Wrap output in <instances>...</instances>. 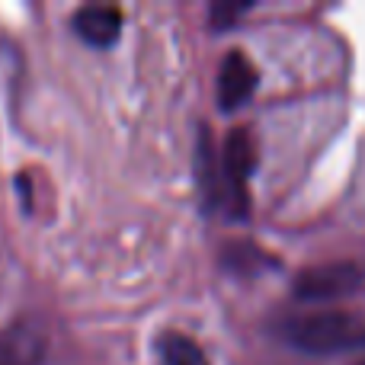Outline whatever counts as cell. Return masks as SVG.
Returning a JSON list of instances; mask_svg holds the SVG:
<instances>
[{
    "instance_id": "cell-1",
    "label": "cell",
    "mask_w": 365,
    "mask_h": 365,
    "mask_svg": "<svg viewBox=\"0 0 365 365\" xmlns=\"http://www.w3.org/2000/svg\"><path fill=\"white\" fill-rule=\"evenodd\" d=\"M282 334L292 346L311 356H330L365 346V321L346 311H311V314L289 317L282 324Z\"/></svg>"
},
{
    "instance_id": "cell-3",
    "label": "cell",
    "mask_w": 365,
    "mask_h": 365,
    "mask_svg": "<svg viewBox=\"0 0 365 365\" xmlns=\"http://www.w3.org/2000/svg\"><path fill=\"white\" fill-rule=\"evenodd\" d=\"M359 282H362V269L356 263H327L304 269L295 279V295L302 302H330V298L356 292Z\"/></svg>"
},
{
    "instance_id": "cell-6",
    "label": "cell",
    "mask_w": 365,
    "mask_h": 365,
    "mask_svg": "<svg viewBox=\"0 0 365 365\" xmlns=\"http://www.w3.org/2000/svg\"><path fill=\"white\" fill-rule=\"evenodd\" d=\"M74 32L93 48H109V45L119 42L122 36V10L119 6H81L71 19Z\"/></svg>"
},
{
    "instance_id": "cell-4",
    "label": "cell",
    "mask_w": 365,
    "mask_h": 365,
    "mask_svg": "<svg viewBox=\"0 0 365 365\" xmlns=\"http://www.w3.org/2000/svg\"><path fill=\"white\" fill-rule=\"evenodd\" d=\"M48 336L36 317H19L0 330V365H42Z\"/></svg>"
},
{
    "instance_id": "cell-7",
    "label": "cell",
    "mask_w": 365,
    "mask_h": 365,
    "mask_svg": "<svg viewBox=\"0 0 365 365\" xmlns=\"http://www.w3.org/2000/svg\"><path fill=\"white\" fill-rule=\"evenodd\" d=\"M158 359L160 365H208V356L192 336L164 334L158 340Z\"/></svg>"
},
{
    "instance_id": "cell-2",
    "label": "cell",
    "mask_w": 365,
    "mask_h": 365,
    "mask_svg": "<svg viewBox=\"0 0 365 365\" xmlns=\"http://www.w3.org/2000/svg\"><path fill=\"white\" fill-rule=\"evenodd\" d=\"M257 167V138H253L250 125L231 128L225 141V154H221V208L231 218H247V182Z\"/></svg>"
},
{
    "instance_id": "cell-10",
    "label": "cell",
    "mask_w": 365,
    "mask_h": 365,
    "mask_svg": "<svg viewBox=\"0 0 365 365\" xmlns=\"http://www.w3.org/2000/svg\"><path fill=\"white\" fill-rule=\"evenodd\" d=\"M362 365H365V362H362Z\"/></svg>"
},
{
    "instance_id": "cell-9",
    "label": "cell",
    "mask_w": 365,
    "mask_h": 365,
    "mask_svg": "<svg viewBox=\"0 0 365 365\" xmlns=\"http://www.w3.org/2000/svg\"><path fill=\"white\" fill-rule=\"evenodd\" d=\"M250 4H215L212 6V29H231L234 19L244 16Z\"/></svg>"
},
{
    "instance_id": "cell-8",
    "label": "cell",
    "mask_w": 365,
    "mask_h": 365,
    "mask_svg": "<svg viewBox=\"0 0 365 365\" xmlns=\"http://www.w3.org/2000/svg\"><path fill=\"white\" fill-rule=\"evenodd\" d=\"M257 263V266H266L269 263V253L257 250L250 244H227L225 247V266L234 272H247V266Z\"/></svg>"
},
{
    "instance_id": "cell-5",
    "label": "cell",
    "mask_w": 365,
    "mask_h": 365,
    "mask_svg": "<svg viewBox=\"0 0 365 365\" xmlns=\"http://www.w3.org/2000/svg\"><path fill=\"white\" fill-rule=\"evenodd\" d=\"M257 83L259 74L253 68V61L244 55L240 48L227 51L221 58V68H218V103L225 113H234L237 106H244L253 93H257Z\"/></svg>"
}]
</instances>
